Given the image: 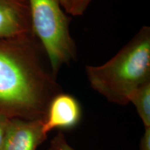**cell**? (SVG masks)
<instances>
[{
	"instance_id": "1",
	"label": "cell",
	"mask_w": 150,
	"mask_h": 150,
	"mask_svg": "<svg viewBox=\"0 0 150 150\" xmlns=\"http://www.w3.org/2000/svg\"><path fill=\"white\" fill-rule=\"evenodd\" d=\"M35 35L0 39V113L43 120L61 88Z\"/></svg>"
},
{
	"instance_id": "2",
	"label": "cell",
	"mask_w": 150,
	"mask_h": 150,
	"mask_svg": "<svg viewBox=\"0 0 150 150\" xmlns=\"http://www.w3.org/2000/svg\"><path fill=\"white\" fill-rule=\"evenodd\" d=\"M86 72L95 91L112 103L128 104L131 94L150 81V28L142 27L112 59L86 65Z\"/></svg>"
},
{
	"instance_id": "3",
	"label": "cell",
	"mask_w": 150,
	"mask_h": 150,
	"mask_svg": "<svg viewBox=\"0 0 150 150\" xmlns=\"http://www.w3.org/2000/svg\"><path fill=\"white\" fill-rule=\"evenodd\" d=\"M31 29L57 76L63 65L75 59L76 45L70 33V18L60 0H28Z\"/></svg>"
},
{
	"instance_id": "4",
	"label": "cell",
	"mask_w": 150,
	"mask_h": 150,
	"mask_svg": "<svg viewBox=\"0 0 150 150\" xmlns=\"http://www.w3.org/2000/svg\"><path fill=\"white\" fill-rule=\"evenodd\" d=\"M43 120L11 118L1 150H36L46 139Z\"/></svg>"
},
{
	"instance_id": "5",
	"label": "cell",
	"mask_w": 150,
	"mask_h": 150,
	"mask_svg": "<svg viewBox=\"0 0 150 150\" xmlns=\"http://www.w3.org/2000/svg\"><path fill=\"white\" fill-rule=\"evenodd\" d=\"M32 34L28 0H0V39Z\"/></svg>"
},
{
	"instance_id": "6",
	"label": "cell",
	"mask_w": 150,
	"mask_h": 150,
	"mask_svg": "<svg viewBox=\"0 0 150 150\" xmlns=\"http://www.w3.org/2000/svg\"><path fill=\"white\" fill-rule=\"evenodd\" d=\"M81 115L80 105L74 97L68 94H57L49 104L43 120V132L47 135L53 129L74 127L79 122Z\"/></svg>"
},
{
	"instance_id": "7",
	"label": "cell",
	"mask_w": 150,
	"mask_h": 150,
	"mask_svg": "<svg viewBox=\"0 0 150 150\" xmlns=\"http://www.w3.org/2000/svg\"><path fill=\"white\" fill-rule=\"evenodd\" d=\"M145 128H150V81L137 88L129 97Z\"/></svg>"
},
{
	"instance_id": "8",
	"label": "cell",
	"mask_w": 150,
	"mask_h": 150,
	"mask_svg": "<svg viewBox=\"0 0 150 150\" xmlns=\"http://www.w3.org/2000/svg\"><path fill=\"white\" fill-rule=\"evenodd\" d=\"M92 0H60L62 8L72 16H81Z\"/></svg>"
},
{
	"instance_id": "9",
	"label": "cell",
	"mask_w": 150,
	"mask_h": 150,
	"mask_svg": "<svg viewBox=\"0 0 150 150\" xmlns=\"http://www.w3.org/2000/svg\"><path fill=\"white\" fill-rule=\"evenodd\" d=\"M49 150H74L65 139L64 135L59 133L51 141Z\"/></svg>"
},
{
	"instance_id": "10",
	"label": "cell",
	"mask_w": 150,
	"mask_h": 150,
	"mask_svg": "<svg viewBox=\"0 0 150 150\" xmlns=\"http://www.w3.org/2000/svg\"><path fill=\"white\" fill-rule=\"evenodd\" d=\"M10 119L11 118L8 117L7 116L0 113V150L2 149Z\"/></svg>"
},
{
	"instance_id": "11",
	"label": "cell",
	"mask_w": 150,
	"mask_h": 150,
	"mask_svg": "<svg viewBox=\"0 0 150 150\" xmlns=\"http://www.w3.org/2000/svg\"><path fill=\"white\" fill-rule=\"evenodd\" d=\"M140 150H150V128H145L141 138Z\"/></svg>"
}]
</instances>
